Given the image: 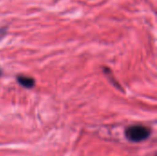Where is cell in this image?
<instances>
[{
    "label": "cell",
    "instance_id": "3957f363",
    "mask_svg": "<svg viewBox=\"0 0 157 156\" xmlns=\"http://www.w3.org/2000/svg\"><path fill=\"white\" fill-rule=\"evenodd\" d=\"M104 73H105V75H107L108 77H109V81L113 84V86H115V87H117L119 90H121V91H123V88L121 87V86H120L119 85V83H117V80L114 78V76H113V74H112V72H111V70L109 69V68H108V67H104Z\"/></svg>",
    "mask_w": 157,
    "mask_h": 156
},
{
    "label": "cell",
    "instance_id": "6da1fadb",
    "mask_svg": "<svg viewBox=\"0 0 157 156\" xmlns=\"http://www.w3.org/2000/svg\"><path fill=\"white\" fill-rule=\"evenodd\" d=\"M124 133L127 140L132 143H137L149 139V137L151 136V129L141 124H136L126 128Z\"/></svg>",
    "mask_w": 157,
    "mask_h": 156
},
{
    "label": "cell",
    "instance_id": "277c9868",
    "mask_svg": "<svg viewBox=\"0 0 157 156\" xmlns=\"http://www.w3.org/2000/svg\"><path fill=\"white\" fill-rule=\"evenodd\" d=\"M1 75H2V69L0 68V77H1Z\"/></svg>",
    "mask_w": 157,
    "mask_h": 156
},
{
    "label": "cell",
    "instance_id": "7a4b0ae2",
    "mask_svg": "<svg viewBox=\"0 0 157 156\" xmlns=\"http://www.w3.org/2000/svg\"><path fill=\"white\" fill-rule=\"evenodd\" d=\"M17 82L23 87L27 89H31L35 86V79L27 75H17Z\"/></svg>",
    "mask_w": 157,
    "mask_h": 156
}]
</instances>
